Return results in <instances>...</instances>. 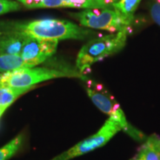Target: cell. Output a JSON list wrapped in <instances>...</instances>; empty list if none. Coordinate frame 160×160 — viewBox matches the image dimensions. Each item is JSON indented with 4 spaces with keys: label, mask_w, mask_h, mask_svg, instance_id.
<instances>
[{
    "label": "cell",
    "mask_w": 160,
    "mask_h": 160,
    "mask_svg": "<svg viewBox=\"0 0 160 160\" xmlns=\"http://www.w3.org/2000/svg\"><path fill=\"white\" fill-rule=\"evenodd\" d=\"M29 65L20 55H0V72L28 68Z\"/></svg>",
    "instance_id": "cell-11"
},
{
    "label": "cell",
    "mask_w": 160,
    "mask_h": 160,
    "mask_svg": "<svg viewBox=\"0 0 160 160\" xmlns=\"http://www.w3.org/2000/svg\"><path fill=\"white\" fill-rule=\"evenodd\" d=\"M28 37L14 32L0 33V55H20Z\"/></svg>",
    "instance_id": "cell-9"
},
{
    "label": "cell",
    "mask_w": 160,
    "mask_h": 160,
    "mask_svg": "<svg viewBox=\"0 0 160 160\" xmlns=\"http://www.w3.org/2000/svg\"><path fill=\"white\" fill-rule=\"evenodd\" d=\"M85 82L86 91L93 103L109 117L117 119L122 126V131H125L131 124L127 121L125 113L114 97L101 84L88 79Z\"/></svg>",
    "instance_id": "cell-6"
},
{
    "label": "cell",
    "mask_w": 160,
    "mask_h": 160,
    "mask_svg": "<svg viewBox=\"0 0 160 160\" xmlns=\"http://www.w3.org/2000/svg\"><path fill=\"white\" fill-rule=\"evenodd\" d=\"M70 16L84 27L105 30L111 33L131 28L133 20L122 14L114 6L107 8L86 9L78 13H71Z\"/></svg>",
    "instance_id": "cell-4"
},
{
    "label": "cell",
    "mask_w": 160,
    "mask_h": 160,
    "mask_svg": "<svg viewBox=\"0 0 160 160\" xmlns=\"http://www.w3.org/2000/svg\"><path fill=\"white\" fill-rule=\"evenodd\" d=\"M41 0H27L25 5L28 8H35L36 6L40 2Z\"/></svg>",
    "instance_id": "cell-17"
},
{
    "label": "cell",
    "mask_w": 160,
    "mask_h": 160,
    "mask_svg": "<svg viewBox=\"0 0 160 160\" xmlns=\"http://www.w3.org/2000/svg\"><path fill=\"white\" fill-rule=\"evenodd\" d=\"M141 0H119L114 8L126 17L133 19V13L139 5Z\"/></svg>",
    "instance_id": "cell-14"
},
{
    "label": "cell",
    "mask_w": 160,
    "mask_h": 160,
    "mask_svg": "<svg viewBox=\"0 0 160 160\" xmlns=\"http://www.w3.org/2000/svg\"><path fill=\"white\" fill-rule=\"evenodd\" d=\"M119 0H41L35 8H72L96 9L113 8Z\"/></svg>",
    "instance_id": "cell-8"
},
{
    "label": "cell",
    "mask_w": 160,
    "mask_h": 160,
    "mask_svg": "<svg viewBox=\"0 0 160 160\" xmlns=\"http://www.w3.org/2000/svg\"><path fill=\"white\" fill-rule=\"evenodd\" d=\"M58 43V39L28 37L22 46L20 56L30 68H33L54 54Z\"/></svg>",
    "instance_id": "cell-7"
},
{
    "label": "cell",
    "mask_w": 160,
    "mask_h": 160,
    "mask_svg": "<svg viewBox=\"0 0 160 160\" xmlns=\"http://www.w3.org/2000/svg\"><path fill=\"white\" fill-rule=\"evenodd\" d=\"M7 108V106H0V117H1V116L3 114V113L5 111V110Z\"/></svg>",
    "instance_id": "cell-18"
},
{
    "label": "cell",
    "mask_w": 160,
    "mask_h": 160,
    "mask_svg": "<svg viewBox=\"0 0 160 160\" xmlns=\"http://www.w3.org/2000/svg\"><path fill=\"white\" fill-rule=\"evenodd\" d=\"M142 145L130 160H160V137L153 133L143 142Z\"/></svg>",
    "instance_id": "cell-10"
},
{
    "label": "cell",
    "mask_w": 160,
    "mask_h": 160,
    "mask_svg": "<svg viewBox=\"0 0 160 160\" xmlns=\"http://www.w3.org/2000/svg\"><path fill=\"white\" fill-rule=\"evenodd\" d=\"M62 77H76L84 80L88 78L75 70H57L47 68H28L0 73V88H26L47 80Z\"/></svg>",
    "instance_id": "cell-3"
},
{
    "label": "cell",
    "mask_w": 160,
    "mask_h": 160,
    "mask_svg": "<svg viewBox=\"0 0 160 160\" xmlns=\"http://www.w3.org/2000/svg\"><path fill=\"white\" fill-rule=\"evenodd\" d=\"M21 8V5L15 1L10 0H0V15L5 13L19 11Z\"/></svg>",
    "instance_id": "cell-15"
},
{
    "label": "cell",
    "mask_w": 160,
    "mask_h": 160,
    "mask_svg": "<svg viewBox=\"0 0 160 160\" xmlns=\"http://www.w3.org/2000/svg\"><path fill=\"white\" fill-rule=\"evenodd\" d=\"M18 1L21 2H22V3L24 4V5H25V2H26V1H27V0H18Z\"/></svg>",
    "instance_id": "cell-19"
},
{
    "label": "cell",
    "mask_w": 160,
    "mask_h": 160,
    "mask_svg": "<svg viewBox=\"0 0 160 160\" xmlns=\"http://www.w3.org/2000/svg\"><path fill=\"white\" fill-rule=\"evenodd\" d=\"M34 88V86L26 88H0V106L9 107L19 96L30 90Z\"/></svg>",
    "instance_id": "cell-12"
},
{
    "label": "cell",
    "mask_w": 160,
    "mask_h": 160,
    "mask_svg": "<svg viewBox=\"0 0 160 160\" xmlns=\"http://www.w3.org/2000/svg\"><path fill=\"white\" fill-rule=\"evenodd\" d=\"M14 32L27 37L51 39H85L97 32L80 27L67 20L44 19L29 22H0V33Z\"/></svg>",
    "instance_id": "cell-1"
},
{
    "label": "cell",
    "mask_w": 160,
    "mask_h": 160,
    "mask_svg": "<svg viewBox=\"0 0 160 160\" xmlns=\"http://www.w3.org/2000/svg\"><path fill=\"white\" fill-rule=\"evenodd\" d=\"M122 131V126L117 119L110 117L102 127L95 134L77 144L71 149L64 152L51 160H69L86 154L93 150L102 147L117 134Z\"/></svg>",
    "instance_id": "cell-5"
},
{
    "label": "cell",
    "mask_w": 160,
    "mask_h": 160,
    "mask_svg": "<svg viewBox=\"0 0 160 160\" xmlns=\"http://www.w3.org/2000/svg\"><path fill=\"white\" fill-rule=\"evenodd\" d=\"M23 142V136L19 135L0 148V160H8L20 148Z\"/></svg>",
    "instance_id": "cell-13"
},
{
    "label": "cell",
    "mask_w": 160,
    "mask_h": 160,
    "mask_svg": "<svg viewBox=\"0 0 160 160\" xmlns=\"http://www.w3.org/2000/svg\"><path fill=\"white\" fill-rule=\"evenodd\" d=\"M150 13L153 21L160 26V2L155 1L151 4Z\"/></svg>",
    "instance_id": "cell-16"
},
{
    "label": "cell",
    "mask_w": 160,
    "mask_h": 160,
    "mask_svg": "<svg viewBox=\"0 0 160 160\" xmlns=\"http://www.w3.org/2000/svg\"><path fill=\"white\" fill-rule=\"evenodd\" d=\"M131 28L99 37L90 40L84 45L77 55V71L83 73L92 65L119 52L124 48Z\"/></svg>",
    "instance_id": "cell-2"
}]
</instances>
